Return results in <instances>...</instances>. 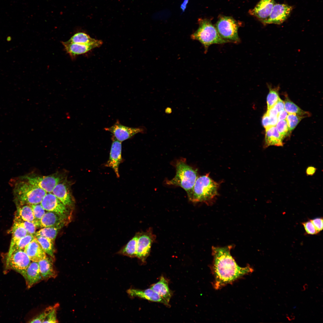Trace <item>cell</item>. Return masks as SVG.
Instances as JSON below:
<instances>
[{
	"label": "cell",
	"mask_w": 323,
	"mask_h": 323,
	"mask_svg": "<svg viewBox=\"0 0 323 323\" xmlns=\"http://www.w3.org/2000/svg\"><path fill=\"white\" fill-rule=\"evenodd\" d=\"M232 247L230 245L212 247L214 258L212 268L215 278L214 285L216 290L254 271L249 266L241 267L237 264L230 254Z\"/></svg>",
	"instance_id": "1"
},
{
	"label": "cell",
	"mask_w": 323,
	"mask_h": 323,
	"mask_svg": "<svg viewBox=\"0 0 323 323\" xmlns=\"http://www.w3.org/2000/svg\"><path fill=\"white\" fill-rule=\"evenodd\" d=\"M10 184L17 205L40 203L47 194L44 190L28 182L22 176L11 179Z\"/></svg>",
	"instance_id": "2"
},
{
	"label": "cell",
	"mask_w": 323,
	"mask_h": 323,
	"mask_svg": "<svg viewBox=\"0 0 323 323\" xmlns=\"http://www.w3.org/2000/svg\"><path fill=\"white\" fill-rule=\"evenodd\" d=\"M218 185L209 176V173L197 177L192 190L187 194L194 202L208 203L217 195Z\"/></svg>",
	"instance_id": "3"
},
{
	"label": "cell",
	"mask_w": 323,
	"mask_h": 323,
	"mask_svg": "<svg viewBox=\"0 0 323 323\" xmlns=\"http://www.w3.org/2000/svg\"><path fill=\"white\" fill-rule=\"evenodd\" d=\"M176 174L173 178L166 181L170 185L179 186L187 194L192 190L198 177L197 170L188 165L184 158L177 160L175 164Z\"/></svg>",
	"instance_id": "4"
},
{
	"label": "cell",
	"mask_w": 323,
	"mask_h": 323,
	"mask_svg": "<svg viewBox=\"0 0 323 323\" xmlns=\"http://www.w3.org/2000/svg\"><path fill=\"white\" fill-rule=\"evenodd\" d=\"M199 27L191 35L194 40L199 42L203 46L205 52L209 47L214 44H223L228 42L222 38L216 28L208 19H200L198 20Z\"/></svg>",
	"instance_id": "5"
},
{
	"label": "cell",
	"mask_w": 323,
	"mask_h": 323,
	"mask_svg": "<svg viewBox=\"0 0 323 323\" xmlns=\"http://www.w3.org/2000/svg\"><path fill=\"white\" fill-rule=\"evenodd\" d=\"M239 24L231 17H220L217 22L215 28L220 36L228 42L239 43L240 40L238 30Z\"/></svg>",
	"instance_id": "6"
},
{
	"label": "cell",
	"mask_w": 323,
	"mask_h": 323,
	"mask_svg": "<svg viewBox=\"0 0 323 323\" xmlns=\"http://www.w3.org/2000/svg\"><path fill=\"white\" fill-rule=\"evenodd\" d=\"M156 236L153 230L150 228L144 232H139L138 239L136 257L142 262L144 263L149 256L151 247L155 241Z\"/></svg>",
	"instance_id": "7"
},
{
	"label": "cell",
	"mask_w": 323,
	"mask_h": 323,
	"mask_svg": "<svg viewBox=\"0 0 323 323\" xmlns=\"http://www.w3.org/2000/svg\"><path fill=\"white\" fill-rule=\"evenodd\" d=\"M31 262L24 250L16 251L7 255L5 269L14 270L22 275Z\"/></svg>",
	"instance_id": "8"
},
{
	"label": "cell",
	"mask_w": 323,
	"mask_h": 323,
	"mask_svg": "<svg viewBox=\"0 0 323 323\" xmlns=\"http://www.w3.org/2000/svg\"><path fill=\"white\" fill-rule=\"evenodd\" d=\"M104 129L112 133L113 136L121 142L131 138L138 133H145L147 132L144 127L134 128L126 126L121 124L118 120L113 125L105 128Z\"/></svg>",
	"instance_id": "9"
},
{
	"label": "cell",
	"mask_w": 323,
	"mask_h": 323,
	"mask_svg": "<svg viewBox=\"0 0 323 323\" xmlns=\"http://www.w3.org/2000/svg\"><path fill=\"white\" fill-rule=\"evenodd\" d=\"M22 177L30 183L42 189L47 193H52L56 185L61 181L59 176L55 175L42 176L30 174Z\"/></svg>",
	"instance_id": "10"
},
{
	"label": "cell",
	"mask_w": 323,
	"mask_h": 323,
	"mask_svg": "<svg viewBox=\"0 0 323 323\" xmlns=\"http://www.w3.org/2000/svg\"><path fill=\"white\" fill-rule=\"evenodd\" d=\"M292 7L289 5L275 4L269 16L264 24L282 23L290 16Z\"/></svg>",
	"instance_id": "11"
},
{
	"label": "cell",
	"mask_w": 323,
	"mask_h": 323,
	"mask_svg": "<svg viewBox=\"0 0 323 323\" xmlns=\"http://www.w3.org/2000/svg\"><path fill=\"white\" fill-rule=\"evenodd\" d=\"M112 143L109 157L105 166L112 168L118 178L119 177V166L122 161L121 142L117 140L113 136H112Z\"/></svg>",
	"instance_id": "12"
},
{
	"label": "cell",
	"mask_w": 323,
	"mask_h": 323,
	"mask_svg": "<svg viewBox=\"0 0 323 323\" xmlns=\"http://www.w3.org/2000/svg\"><path fill=\"white\" fill-rule=\"evenodd\" d=\"M40 204L45 211L53 212L65 216L67 213L66 206L52 193H47Z\"/></svg>",
	"instance_id": "13"
},
{
	"label": "cell",
	"mask_w": 323,
	"mask_h": 323,
	"mask_svg": "<svg viewBox=\"0 0 323 323\" xmlns=\"http://www.w3.org/2000/svg\"><path fill=\"white\" fill-rule=\"evenodd\" d=\"M275 2L274 0H260L249 13L263 24L269 16Z\"/></svg>",
	"instance_id": "14"
},
{
	"label": "cell",
	"mask_w": 323,
	"mask_h": 323,
	"mask_svg": "<svg viewBox=\"0 0 323 323\" xmlns=\"http://www.w3.org/2000/svg\"><path fill=\"white\" fill-rule=\"evenodd\" d=\"M127 292L131 297H138L152 301L161 303L167 307L170 306L169 303L151 288L144 290L131 288L128 290Z\"/></svg>",
	"instance_id": "15"
},
{
	"label": "cell",
	"mask_w": 323,
	"mask_h": 323,
	"mask_svg": "<svg viewBox=\"0 0 323 323\" xmlns=\"http://www.w3.org/2000/svg\"><path fill=\"white\" fill-rule=\"evenodd\" d=\"M22 275L25 280L28 288L43 280L37 262L31 261Z\"/></svg>",
	"instance_id": "16"
},
{
	"label": "cell",
	"mask_w": 323,
	"mask_h": 323,
	"mask_svg": "<svg viewBox=\"0 0 323 323\" xmlns=\"http://www.w3.org/2000/svg\"><path fill=\"white\" fill-rule=\"evenodd\" d=\"M24 250L31 261L38 262L47 256L46 253L42 248L35 237L25 246Z\"/></svg>",
	"instance_id": "17"
},
{
	"label": "cell",
	"mask_w": 323,
	"mask_h": 323,
	"mask_svg": "<svg viewBox=\"0 0 323 323\" xmlns=\"http://www.w3.org/2000/svg\"><path fill=\"white\" fill-rule=\"evenodd\" d=\"M65 217L53 212L47 211L40 220L39 227H54L60 229L63 224Z\"/></svg>",
	"instance_id": "18"
},
{
	"label": "cell",
	"mask_w": 323,
	"mask_h": 323,
	"mask_svg": "<svg viewBox=\"0 0 323 323\" xmlns=\"http://www.w3.org/2000/svg\"><path fill=\"white\" fill-rule=\"evenodd\" d=\"M53 258L46 256L38 262L43 280H48L51 278H55L57 276V273L54 267Z\"/></svg>",
	"instance_id": "19"
},
{
	"label": "cell",
	"mask_w": 323,
	"mask_h": 323,
	"mask_svg": "<svg viewBox=\"0 0 323 323\" xmlns=\"http://www.w3.org/2000/svg\"><path fill=\"white\" fill-rule=\"evenodd\" d=\"M265 130L264 148H266L271 146H283L284 139L278 132L275 126H271L266 129Z\"/></svg>",
	"instance_id": "20"
},
{
	"label": "cell",
	"mask_w": 323,
	"mask_h": 323,
	"mask_svg": "<svg viewBox=\"0 0 323 323\" xmlns=\"http://www.w3.org/2000/svg\"><path fill=\"white\" fill-rule=\"evenodd\" d=\"M150 288L169 303L172 293L169 288L167 280L164 276H162L159 280L152 285Z\"/></svg>",
	"instance_id": "21"
},
{
	"label": "cell",
	"mask_w": 323,
	"mask_h": 323,
	"mask_svg": "<svg viewBox=\"0 0 323 323\" xmlns=\"http://www.w3.org/2000/svg\"><path fill=\"white\" fill-rule=\"evenodd\" d=\"M66 43H77L92 45L95 48L100 46L103 42L91 38L89 35L83 32H78L74 35L68 41L64 42Z\"/></svg>",
	"instance_id": "22"
},
{
	"label": "cell",
	"mask_w": 323,
	"mask_h": 323,
	"mask_svg": "<svg viewBox=\"0 0 323 323\" xmlns=\"http://www.w3.org/2000/svg\"><path fill=\"white\" fill-rule=\"evenodd\" d=\"M65 49L72 59L77 55L85 53L95 47L92 45L77 43H66L62 42Z\"/></svg>",
	"instance_id": "23"
},
{
	"label": "cell",
	"mask_w": 323,
	"mask_h": 323,
	"mask_svg": "<svg viewBox=\"0 0 323 323\" xmlns=\"http://www.w3.org/2000/svg\"><path fill=\"white\" fill-rule=\"evenodd\" d=\"M52 193L66 206L71 204L72 199L69 189L64 182L61 181L57 184Z\"/></svg>",
	"instance_id": "24"
},
{
	"label": "cell",
	"mask_w": 323,
	"mask_h": 323,
	"mask_svg": "<svg viewBox=\"0 0 323 323\" xmlns=\"http://www.w3.org/2000/svg\"><path fill=\"white\" fill-rule=\"evenodd\" d=\"M139 234V232H137L128 243L117 252V254L131 258L136 257L137 242Z\"/></svg>",
	"instance_id": "25"
},
{
	"label": "cell",
	"mask_w": 323,
	"mask_h": 323,
	"mask_svg": "<svg viewBox=\"0 0 323 323\" xmlns=\"http://www.w3.org/2000/svg\"><path fill=\"white\" fill-rule=\"evenodd\" d=\"M17 206L15 216L24 220L31 222L35 224V221L31 206L26 204Z\"/></svg>",
	"instance_id": "26"
},
{
	"label": "cell",
	"mask_w": 323,
	"mask_h": 323,
	"mask_svg": "<svg viewBox=\"0 0 323 323\" xmlns=\"http://www.w3.org/2000/svg\"><path fill=\"white\" fill-rule=\"evenodd\" d=\"M284 102V109L288 114H294L304 117L309 116L310 114L308 112L303 111L292 101L286 96Z\"/></svg>",
	"instance_id": "27"
},
{
	"label": "cell",
	"mask_w": 323,
	"mask_h": 323,
	"mask_svg": "<svg viewBox=\"0 0 323 323\" xmlns=\"http://www.w3.org/2000/svg\"><path fill=\"white\" fill-rule=\"evenodd\" d=\"M12 237L9 249H12L16 243L22 237L28 234L23 227L13 225L12 229Z\"/></svg>",
	"instance_id": "28"
},
{
	"label": "cell",
	"mask_w": 323,
	"mask_h": 323,
	"mask_svg": "<svg viewBox=\"0 0 323 323\" xmlns=\"http://www.w3.org/2000/svg\"><path fill=\"white\" fill-rule=\"evenodd\" d=\"M44 251L51 257H54L53 241L43 237H36Z\"/></svg>",
	"instance_id": "29"
},
{
	"label": "cell",
	"mask_w": 323,
	"mask_h": 323,
	"mask_svg": "<svg viewBox=\"0 0 323 323\" xmlns=\"http://www.w3.org/2000/svg\"><path fill=\"white\" fill-rule=\"evenodd\" d=\"M268 86L269 92L266 98L267 110L272 107L280 98L279 95V86L272 88L270 85H268Z\"/></svg>",
	"instance_id": "30"
},
{
	"label": "cell",
	"mask_w": 323,
	"mask_h": 323,
	"mask_svg": "<svg viewBox=\"0 0 323 323\" xmlns=\"http://www.w3.org/2000/svg\"><path fill=\"white\" fill-rule=\"evenodd\" d=\"M59 228L54 227H46L35 232V237H43L54 241L57 236Z\"/></svg>",
	"instance_id": "31"
},
{
	"label": "cell",
	"mask_w": 323,
	"mask_h": 323,
	"mask_svg": "<svg viewBox=\"0 0 323 323\" xmlns=\"http://www.w3.org/2000/svg\"><path fill=\"white\" fill-rule=\"evenodd\" d=\"M35 237L34 235L27 234L16 243L12 249H9L7 255H10L16 251L24 250L25 246L32 241Z\"/></svg>",
	"instance_id": "32"
},
{
	"label": "cell",
	"mask_w": 323,
	"mask_h": 323,
	"mask_svg": "<svg viewBox=\"0 0 323 323\" xmlns=\"http://www.w3.org/2000/svg\"><path fill=\"white\" fill-rule=\"evenodd\" d=\"M13 225L23 227L28 234L33 235L35 234L37 228L33 223L24 220L15 216Z\"/></svg>",
	"instance_id": "33"
},
{
	"label": "cell",
	"mask_w": 323,
	"mask_h": 323,
	"mask_svg": "<svg viewBox=\"0 0 323 323\" xmlns=\"http://www.w3.org/2000/svg\"><path fill=\"white\" fill-rule=\"evenodd\" d=\"M32 210L36 227H39V222L45 214V210L40 203L30 205Z\"/></svg>",
	"instance_id": "34"
},
{
	"label": "cell",
	"mask_w": 323,
	"mask_h": 323,
	"mask_svg": "<svg viewBox=\"0 0 323 323\" xmlns=\"http://www.w3.org/2000/svg\"><path fill=\"white\" fill-rule=\"evenodd\" d=\"M304 117L294 114H288L286 120L287 121L289 128V134L295 128Z\"/></svg>",
	"instance_id": "35"
},
{
	"label": "cell",
	"mask_w": 323,
	"mask_h": 323,
	"mask_svg": "<svg viewBox=\"0 0 323 323\" xmlns=\"http://www.w3.org/2000/svg\"><path fill=\"white\" fill-rule=\"evenodd\" d=\"M275 127L283 139L290 135L289 127L286 119L278 121Z\"/></svg>",
	"instance_id": "36"
},
{
	"label": "cell",
	"mask_w": 323,
	"mask_h": 323,
	"mask_svg": "<svg viewBox=\"0 0 323 323\" xmlns=\"http://www.w3.org/2000/svg\"><path fill=\"white\" fill-rule=\"evenodd\" d=\"M54 305L53 306H49L46 308L44 310L34 317L29 322V323H43L44 320L50 312L54 307Z\"/></svg>",
	"instance_id": "37"
},
{
	"label": "cell",
	"mask_w": 323,
	"mask_h": 323,
	"mask_svg": "<svg viewBox=\"0 0 323 323\" xmlns=\"http://www.w3.org/2000/svg\"><path fill=\"white\" fill-rule=\"evenodd\" d=\"M59 306L58 304L54 305V308L50 312L43 323H54L58 322L57 316V311Z\"/></svg>",
	"instance_id": "38"
},
{
	"label": "cell",
	"mask_w": 323,
	"mask_h": 323,
	"mask_svg": "<svg viewBox=\"0 0 323 323\" xmlns=\"http://www.w3.org/2000/svg\"><path fill=\"white\" fill-rule=\"evenodd\" d=\"M302 224L307 234L314 235L318 233L310 220L303 222Z\"/></svg>",
	"instance_id": "39"
},
{
	"label": "cell",
	"mask_w": 323,
	"mask_h": 323,
	"mask_svg": "<svg viewBox=\"0 0 323 323\" xmlns=\"http://www.w3.org/2000/svg\"><path fill=\"white\" fill-rule=\"evenodd\" d=\"M310 221L313 223L318 233L322 230L323 228L322 218H316L310 220Z\"/></svg>",
	"instance_id": "40"
},
{
	"label": "cell",
	"mask_w": 323,
	"mask_h": 323,
	"mask_svg": "<svg viewBox=\"0 0 323 323\" xmlns=\"http://www.w3.org/2000/svg\"><path fill=\"white\" fill-rule=\"evenodd\" d=\"M262 123L263 126L265 129L272 126L270 118L266 112L262 117Z\"/></svg>",
	"instance_id": "41"
},
{
	"label": "cell",
	"mask_w": 323,
	"mask_h": 323,
	"mask_svg": "<svg viewBox=\"0 0 323 323\" xmlns=\"http://www.w3.org/2000/svg\"><path fill=\"white\" fill-rule=\"evenodd\" d=\"M273 107L276 110L278 113L285 109L284 102L280 98Z\"/></svg>",
	"instance_id": "42"
},
{
	"label": "cell",
	"mask_w": 323,
	"mask_h": 323,
	"mask_svg": "<svg viewBox=\"0 0 323 323\" xmlns=\"http://www.w3.org/2000/svg\"><path fill=\"white\" fill-rule=\"evenodd\" d=\"M287 115L288 113L285 109L280 111L278 113L277 115L278 121L281 120L286 119Z\"/></svg>",
	"instance_id": "43"
},
{
	"label": "cell",
	"mask_w": 323,
	"mask_h": 323,
	"mask_svg": "<svg viewBox=\"0 0 323 323\" xmlns=\"http://www.w3.org/2000/svg\"><path fill=\"white\" fill-rule=\"evenodd\" d=\"M316 170V168L315 167L313 166L309 167L306 169L307 174L308 175H312L314 174Z\"/></svg>",
	"instance_id": "44"
},
{
	"label": "cell",
	"mask_w": 323,
	"mask_h": 323,
	"mask_svg": "<svg viewBox=\"0 0 323 323\" xmlns=\"http://www.w3.org/2000/svg\"><path fill=\"white\" fill-rule=\"evenodd\" d=\"M172 111L170 107H167L165 109V112L167 114H170Z\"/></svg>",
	"instance_id": "45"
},
{
	"label": "cell",
	"mask_w": 323,
	"mask_h": 323,
	"mask_svg": "<svg viewBox=\"0 0 323 323\" xmlns=\"http://www.w3.org/2000/svg\"><path fill=\"white\" fill-rule=\"evenodd\" d=\"M188 0H185L184 2V3L182 4V6H181V7L182 9L183 10H184V9H185V7H186V4H187V3L188 2Z\"/></svg>",
	"instance_id": "46"
},
{
	"label": "cell",
	"mask_w": 323,
	"mask_h": 323,
	"mask_svg": "<svg viewBox=\"0 0 323 323\" xmlns=\"http://www.w3.org/2000/svg\"><path fill=\"white\" fill-rule=\"evenodd\" d=\"M287 318L288 319V320H293V319H295V317L294 316H292V315L290 316H288L287 317Z\"/></svg>",
	"instance_id": "47"
},
{
	"label": "cell",
	"mask_w": 323,
	"mask_h": 323,
	"mask_svg": "<svg viewBox=\"0 0 323 323\" xmlns=\"http://www.w3.org/2000/svg\"><path fill=\"white\" fill-rule=\"evenodd\" d=\"M308 285L306 284H305L304 285V286H303V290L302 291H304L306 289H307L308 288Z\"/></svg>",
	"instance_id": "48"
},
{
	"label": "cell",
	"mask_w": 323,
	"mask_h": 323,
	"mask_svg": "<svg viewBox=\"0 0 323 323\" xmlns=\"http://www.w3.org/2000/svg\"><path fill=\"white\" fill-rule=\"evenodd\" d=\"M11 39V38L10 36H8L7 37V40L8 41H10Z\"/></svg>",
	"instance_id": "49"
}]
</instances>
